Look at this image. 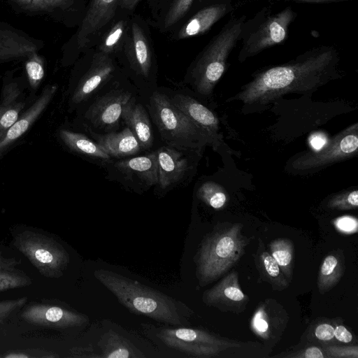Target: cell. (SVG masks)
I'll list each match as a JSON object with an SVG mask.
<instances>
[{
	"instance_id": "obj_1",
	"label": "cell",
	"mask_w": 358,
	"mask_h": 358,
	"mask_svg": "<svg viewBox=\"0 0 358 358\" xmlns=\"http://www.w3.org/2000/svg\"><path fill=\"white\" fill-rule=\"evenodd\" d=\"M338 50L330 45L309 49L294 59L257 71L252 79L227 102H242L245 113L257 112L289 93L311 94L340 78Z\"/></svg>"
},
{
	"instance_id": "obj_2",
	"label": "cell",
	"mask_w": 358,
	"mask_h": 358,
	"mask_svg": "<svg viewBox=\"0 0 358 358\" xmlns=\"http://www.w3.org/2000/svg\"><path fill=\"white\" fill-rule=\"evenodd\" d=\"M94 275L130 312L168 324H189L193 312L184 303L111 271L95 270Z\"/></svg>"
},
{
	"instance_id": "obj_3",
	"label": "cell",
	"mask_w": 358,
	"mask_h": 358,
	"mask_svg": "<svg viewBox=\"0 0 358 358\" xmlns=\"http://www.w3.org/2000/svg\"><path fill=\"white\" fill-rule=\"evenodd\" d=\"M243 227L241 223H219L203 238L194 258L200 286L217 280L240 261L252 240Z\"/></svg>"
},
{
	"instance_id": "obj_4",
	"label": "cell",
	"mask_w": 358,
	"mask_h": 358,
	"mask_svg": "<svg viewBox=\"0 0 358 358\" xmlns=\"http://www.w3.org/2000/svg\"><path fill=\"white\" fill-rule=\"evenodd\" d=\"M245 15L232 16L199 55L191 71L193 85L202 95L209 96L224 73L227 60L240 41Z\"/></svg>"
},
{
	"instance_id": "obj_5",
	"label": "cell",
	"mask_w": 358,
	"mask_h": 358,
	"mask_svg": "<svg viewBox=\"0 0 358 358\" xmlns=\"http://www.w3.org/2000/svg\"><path fill=\"white\" fill-rule=\"evenodd\" d=\"M151 115L162 138L171 145L184 150H199L206 145H217L211 137L176 108L164 94L154 92L150 99Z\"/></svg>"
},
{
	"instance_id": "obj_6",
	"label": "cell",
	"mask_w": 358,
	"mask_h": 358,
	"mask_svg": "<svg viewBox=\"0 0 358 358\" xmlns=\"http://www.w3.org/2000/svg\"><path fill=\"white\" fill-rule=\"evenodd\" d=\"M297 13L288 6L276 13L265 7L244 22L241 35V47L238 60L243 63L262 51L282 43L288 36L289 28Z\"/></svg>"
},
{
	"instance_id": "obj_7",
	"label": "cell",
	"mask_w": 358,
	"mask_h": 358,
	"mask_svg": "<svg viewBox=\"0 0 358 358\" xmlns=\"http://www.w3.org/2000/svg\"><path fill=\"white\" fill-rule=\"evenodd\" d=\"M13 243L45 278L62 277L70 262L69 254L61 243L36 230L27 228L14 234Z\"/></svg>"
},
{
	"instance_id": "obj_8",
	"label": "cell",
	"mask_w": 358,
	"mask_h": 358,
	"mask_svg": "<svg viewBox=\"0 0 358 358\" xmlns=\"http://www.w3.org/2000/svg\"><path fill=\"white\" fill-rule=\"evenodd\" d=\"M357 153L358 124L356 122L337 134L322 148L293 156L287 162L286 170L292 174H311L352 158Z\"/></svg>"
},
{
	"instance_id": "obj_9",
	"label": "cell",
	"mask_w": 358,
	"mask_h": 358,
	"mask_svg": "<svg viewBox=\"0 0 358 358\" xmlns=\"http://www.w3.org/2000/svg\"><path fill=\"white\" fill-rule=\"evenodd\" d=\"M157 335L166 346L189 357H217L227 350L241 348L245 344L204 330L184 327L159 328Z\"/></svg>"
},
{
	"instance_id": "obj_10",
	"label": "cell",
	"mask_w": 358,
	"mask_h": 358,
	"mask_svg": "<svg viewBox=\"0 0 358 358\" xmlns=\"http://www.w3.org/2000/svg\"><path fill=\"white\" fill-rule=\"evenodd\" d=\"M288 321L289 316L284 307L275 299H266L257 306L250 326L264 345L271 349L279 342Z\"/></svg>"
},
{
	"instance_id": "obj_11",
	"label": "cell",
	"mask_w": 358,
	"mask_h": 358,
	"mask_svg": "<svg viewBox=\"0 0 358 358\" xmlns=\"http://www.w3.org/2000/svg\"><path fill=\"white\" fill-rule=\"evenodd\" d=\"M22 318L31 324L66 329L88 324L87 315L68 308L49 303H34L26 307Z\"/></svg>"
},
{
	"instance_id": "obj_12",
	"label": "cell",
	"mask_w": 358,
	"mask_h": 358,
	"mask_svg": "<svg viewBox=\"0 0 358 358\" xmlns=\"http://www.w3.org/2000/svg\"><path fill=\"white\" fill-rule=\"evenodd\" d=\"M202 301L206 306L222 312L240 314L246 309L249 297L241 289L238 272L233 271L206 290L203 293Z\"/></svg>"
},
{
	"instance_id": "obj_13",
	"label": "cell",
	"mask_w": 358,
	"mask_h": 358,
	"mask_svg": "<svg viewBox=\"0 0 358 358\" xmlns=\"http://www.w3.org/2000/svg\"><path fill=\"white\" fill-rule=\"evenodd\" d=\"M131 99V94L128 92L111 91L89 107L85 118L97 127H113L117 124L124 107Z\"/></svg>"
},
{
	"instance_id": "obj_14",
	"label": "cell",
	"mask_w": 358,
	"mask_h": 358,
	"mask_svg": "<svg viewBox=\"0 0 358 358\" xmlns=\"http://www.w3.org/2000/svg\"><path fill=\"white\" fill-rule=\"evenodd\" d=\"M234 8L233 0H217L203 7L181 27L177 38L184 39L206 33Z\"/></svg>"
},
{
	"instance_id": "obj_15",
	"label": "cell",
	"mask_w": 358,
	"mask_h": 358,
	"mask_svg": "<svg viewBox=\"0 0 358 358\" xmlns=\"http://www.w3.org/2000/svg\"><path fill=\"white\" fill-rule=\"evenodd\" d=\"M171 102L196 126L207 133L218 146L220 143L219 120L216 115L204 105L183 94H176Z\"/></svg>"
},
{
	"instance_id": "obj_16",
	"label": "cell",
	"mask_w": 358,
	"mask_h": 358,
	"mask_svg": "<svg viewBox=\"0 0 358 358\" xmlns=\"http://www.w3.org/2000/svg\"><path fill=\"white\" fill-rule=\"evenodd\" d=\"M179 149L166 145L157 150L158 184L166 189L180 182L189 169V160Z\"/></svg>"
},
{
	"instance_id": "obj_17",
	"label": "cell",
	"mask_w": 358,
	"mask_h": 358,
	"mask_svg": "<svg viewBox=\"0 0 358 358\" xmlns=\"http://www.w3.org/2000/svg\"><path fill=\"white\" fill-rule=\"evenodd\" d=\"M57 89L56 85L45 87L36 101L13 124L0 132V153L22 136L34 124L52 99Z\"/></svg>"
},
{
	"instance_id": "obj_18",
	"label": "cell",
	"mask_w": 358,
	"mask_h": 358,
	"mask_svg": "<svg viewBox=\"0 0 358 358\" xmlns=\"http://www.w3.org/2000/svg\"><path fill=\"white\" fill-rule=\"evenodd\" d=\"M114 71V66L108 55L99 52L94 57L92 64L80 80L72 96L73 103L87 99Z\"/></svg>"
},
{
	"instance_id": "obj_19",
	"label": "cell",
	"mask_w": 358,
	"mask_h": 358,
	"mask_svg": "<svg viewBox=\"0 0 358 358\" xmlns=\"http://www.w3.org/2000/svg\"><path fill=\"white\" fill-rule=\"evenodd\" d=\"M119 0H91L78 35L80 47L86 46L92 37L112 19Z\"/></svg>"
},
{
	"instance_id": "obj_20",
	"label": "cell",
	"mask_w": 358,
	"mask_h": 358,
	"mask_svg": "<svg viewBox=\"0 0 358 358\" xmlns=\"http://www.w3.org/2000/svg\"><path fill=\"white\" fill-rule=\"evenodd\" d=\"M115 166L127 179L143 187H149L158 184L156 152L118 161Z\"/></svg>"
},
{
	"instance_id": "obj_21",
	"label": "cell",
	"mask_w": 358,
	"mask_h": 358,
	"mask_svg": "<svg viewBox=\"0 0 358 358\" xmlns=\"http://www.w3.org/2000/svg\"><path fill=\"white\" fill-rule=\"evenodd\" d=\"M125 39V52L131 67L147 78L151 69V54L145 34L138 23H132L131 33Z\"/></svg>"
},
{
	"instance_id": "obj_22",
	"label": "cell",
	"mask_w": 358,
	"mask_h": 358,
	"mask_svg": "<svg viewBox=\"0 0 358 358\" xmlns=\"http://www.w3.org/2000/svg\"><path fill=\"white\" fill-rule=\"evenodd\" d=\"M103 150L110 155L116 157H124L134 155L141 148L140 144L129 127L120 132L107 134L91 133Z\"/></svg>"
},
{
	"instance_id": "obj_23",
	"label": "cell",
	"mask_w": 358,
	"mask_h": 358,
	"mask_svg": "<svg viewBox=\"0 0 358 358\" xmlns=\"http://www.w3.org/2000/svg\"><path fill=\"white\" fill-rule=\"evenodd\" d=\"M121 117L137 138L141 148H150L152 145L153 136L150 119L145 108L131 99L124 107Z\"/></svg>"
},
{
	"instance_id": "obj_24",
	"label": "cell",
	"mask_w": 358,
	"mask_h": 358,
	"mask_svg": "<svg viewBox=\"0 0 358 358\" xmlns=\"http://www.w3.org/2000/svg\"><path fill=\"white\" fill-rule=\"evenodd\" d=\"M254 260L261 280L268 283L273 290L282 291L289 287V281L270 252L266 251L261 238H259Z\"/></svg>"
},
{
	"instance_id": "obj_25",
	"label": "cell",
	"mask_w": 358,
	"mask_h": 358,
	"mask_svg": "<svg viewBox=\"0 0 358 358\" xmlns=\"http://www.w3.org/2000/svg\"><path fill=\"white\" fill-rule=\"evenodd\" d=\"M345 268L342 250H333L326 255L318 271L317 285L319 292L324 294L333 289L343 277Z\"/></svg>"
},
{
	"instance_id": "obj_26",
	"label": "cell",
	"mask_w": 358,
	"mask_h": 358,
	"mask_svg": "<svg viewBox=\"0 0 358 358\" xmlns=\"http://www.w3.org/2000/svg\"><path fill=\"white\" fill-rule=\"evenodd\" d=\"M98 344L101 350V358L145 357L132 343L112 330L105 333Z\"/></svg>"
},
{
	"instance_id": "obj_27",
	"label": "cell",
	"mask_w": 358,
	"mask_h": 358,
	"mask_svg": "<svg viewBox=\"0 0 358 358\" xmlns=\"http://www.w3.org/2000/svg\"><path fill=\"white\" fill-rule=\"evenodd\" d=\"M21 262L15 258H8L0 251V292L27 287L32 279L17 267Z\"/></svg>"
},
{
	"instance_id": "obj_28",
	"label": "cell",
	"mask_w": 358,
	"mask_h": 358,
	"mask_svg": "<svg viewBox=\"0 0 358 358\" xmlns=\"http://www.w3.org/2000/svg\"><path fill=\"white\" fill-rule=\"evenodd\" d=\"M59 136L64 144L75 152L102 160L110 159V156L99 143L82 134L61 129Z\"/></svg>"
},
{
	"instance_id": "obj_29",
	"label": "cell",
	"mask_w": 358,
	"mask_h": 358,
	"mask_svg": "<svg viewBox=\"0 0 358 358\" xmlns=\"http://www.w3.org/2000/svg\"><path fill=\"white\" fill-rule=\"evenodd\" d=\"M335 323L336 320L328 318H319L314 320L302 335L301 341L305 344L320 346L338 344L334 334Z\"/></svg>"
},
{
	"instance_id": "obj_30",
	"label": "cell",
	"mask_w": 358,
	"mask_h": 358,
	"mask_svg": "<svg viewBox=\"0 0 358 358\" xmlns=\"http://www.w3.org/2000/svg\"><path fill=\"white\" fill-rule=\"evenodd\" d=\"M270 254L278 263L282 273L290 283L293 276L294 248L292 240L279 238L268 245Z\"/></svg>"
},
{
	"instance_id": "obj_31",
	"label": "cell",
	"mask_w": 358,
	"mask_h": 358,
	"mask_svg": "<svg viewBox=\"0 0 358 358\" xmlns=\"http://www.w3.org/2000/svg\"><path fill=\"white\" fill-rule=\"evenodd\" d=\"M197 196L215 209L223 208L227 201V195L223 187L213 182L203 183L198 189Z\"/></svg>"
},
{
	"instance_id": "obj_32",
	"label": "cell",
	"mask_w": 358,
	"mask_h": 358,
	"mask_svg": "<svg viewBox=\"0 0 358 358\" xmlns=\"http://www.w3.org/2000/svg\"><path fill=\"white\" fill-rule=\"evenodd\" d=\"M127 21L121 20L113 25L99 46L100 52L109 55L115 51L117 47L120 45L122 39H124L127 30Z\"/></svg>"
},
{
	"instance_id": "obj_33",
	"label": "cell",
	"mask_w": 358,
	"mask_h": 358,
	"mask_svg": "<svg viewBox=\"0 0 358 358\" xmlns=\"http://www.w3.org/2000/svg\"><path fill=\"white\" fill-rule=\"evenodd\" d=\"M327 206L331 209L346 210L358 207V190L350 189L335 194L328 199Z\"/></svg>"
},
{
	"instance_id": "obj_34",
	"label": "cell",
	"mask_w": 358,
	"mask_h": 358,
	"mask_svg": "<svg viewBox=\"0 0 358 358\" xmlns=\"http://www.w3.org/2000/svg\"><path fill=\"white\" fill-rule=\"evenodd\" d=\"M194 0H174L164 20V27L169 28L178 22L188 11Z\"/></svg>"
},
{
	"instance_id": "obj_35",
	"label": "cell",
	"mask_w": 358,
	"mask_h": 358,
	"mask_svg": "<svg viewBox=\"0 0 358 358\" xmlns=\"http://www.w3.org/2000/svg\"><path fill=\"white\" fill-rule=\"evenodd\" d=\"M322 348L327 358H358L357 345L329 344Z\"/></svg>"
},
{
	"instance_id": "obj_36",
	"label": "cell",
	"mask_w": 358,
	"mask_h": 358,
	"mask_svg": "<svg viewBox=\"0 0 358 358\" xmlns=\"http://www.w3.org/2000/svg\"><path fill=\"white\" fill-rule=\"evenodd\" d=\"M306 345H307L297 350L286 353L283 352L274 357L284 358H327L322 346L313 344Z\"/></svg>"
},
{
	"instance_id": "obj_37",
	"label": "cell",
	"mask_w": 358,
	"mask_h": 358,
	"mask_svg": "<svg viewBox=\"0 0 358 358\" xmlns=\"http://www.w3.org/2000/svg\"><path fill=\"white\" fill-rule=\"evenodd\" d=\"M25 68L29 84L32 88L36 89L44 76L43 62L39 57L34 56L27 62Z\"/></svg>"
},
{
	"instance_id": "obj_38",
	"label": "cell",
	"mask_w": 358,
	"mask_h": 358,
	"mask_svg": "<svg viewBox=\"0 0 358 358\" xmlns=\"http://www.w3.org/2000/svg\"><path fill=\"white\" fill-rule=\"evenodd\" d=\"M57 354L43 349H25L7 351L0 357L3 358H54L58 357Z\"/></svg>"
},
{
	"instance_id": "obj_39",
	"label": "cell",
	"mask_w": 358,
	"mask_h": 358,
	"mask_svg": "<svg viewBox=\"0 0 358 358\" xmlns=\"http://www.w3.org/2000/svg\"><path fill=\"white\" fill-rule=\"evenodd\" d=\"M19 6L29 10H46L64 4L69 0H11Z\"/></svg>"
},
{
	"instance_id": "obj_40",
	"label": "cell",
	"mask_w": 358,
	"mask_h": 358,
	"mask_svg": "<svg viewBox=\"0 0 358 358\" xmlns=\"http://www.w3.org/2000/svg\"><path fill=\"white\" fill-rule=\"evenodd\" d=\"M27 301V297L17 299L0 301V323L16 309L22 307Z\"/></svg>"
},
{
	"instance_id": "obj_41",
	"label": "cell",
	"mask_w": 358,
	"mask_h": 358,
	"mask_svg": "<svg viewBox=\"0 0 358 358\" xmlns=\"http://www.w3.org/2000/svg\"><path fill=\"white\" fill-rule=\"evenodd\" d=\"M335 227L344 234H353L357 231V220L351 216L338 217L334 221Z\"/></svg>"
},
{
	"instance_id": "obj_42",
	"label": "cell",
	"mask_w": 358,
	"mask_h": 358,
	"mask_svg": "<svg viewBox=\"0 0 358 358\" xmlns=\"http://www.w3.org/2000/svg\"><path fill=\"white\" fill-rule=\"evenodd\" d=\"M334 327V338L338 343L349 344L354 342L353 334L343 324H336Z\"/></svg>"
},
{
	"instance_id": "obj_43",
	"label": "cell",
	"mask_w": 358,
	"mask_h": 358,
	"mask_svg": "<svg viewBox=\"0 0 358 358\" xmlns=\"http://www.w3.org/2000/svg\"><path fill=\"white\" fill-rule=\"evenodd\" d=\"M69 356L71 357H101V355L96 353L92 347L73 348L69 351Z\"/></svg>"
},
{
	"instance_id": "obj_44",
	"label": "cell",
	"mask_w": 358,
	"mask_h": 358,
	"mask_svg": "<svg viewBox=\"0 0 358 358\" xmlns=\"http://www.w3.org/2000/svg\"><path fill=\"white\" fill-rule=\"evenodd\" d=\"M287 1H294L296 3H327L334 2H342L351 0H283Z\"/></svg>"
},
{
	"instance_id": "obj_45",
	"label": "cell",
	"mask_w": 358,
	"mask_h": 358,
	"mask_svg": "<svg viewBox=\"0 0 358 358\" xmlns=\"http://www.w3.org/2000/svg\"><path fill=\"white\" fill-rule=\"evenodd\" d=\"M325 140H324L323 138L320 136H315L311 141L312 146L315 150L322 148L325 144Z\"/></svg>"
},
{
	"instance_id": "obj_46",
	"label": "cell",
	"mask_w": 358,
	"mask_h": 358,
	"mask_svg": "<svg viewBox=\"0 0 358 358\" xmlns=\"http://www.w3.org/2000/svg\"><path fill=\"white\" fill-rule=\"evenodd\" d=\"M135 1L136 0H121V6L124 8L132 9L136 6Z\"/></svg>"
},
{
	"instance_id": "obj_47",
	"label": "cell",
	"mask_w": 358,
	"mask_h": 358,
	"mask_svg": "<svg viewBox=\"0 0 358 358\" xmlns=\"http://www.w3.org/2000/svg\"><path fill=\"white\" fill-rule=\"evenodd\" d=\"M141 0H136L135 1V5H136Z\"/></svg>"
}]
</instances>
